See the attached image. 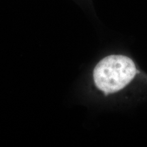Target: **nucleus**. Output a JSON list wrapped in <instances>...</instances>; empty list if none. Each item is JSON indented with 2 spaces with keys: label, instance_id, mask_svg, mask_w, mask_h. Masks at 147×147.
<instances>
[{
  "label": "nucleus",
  "instance_id": "obj_1",
  "mask_svg": "<svg viewBox=\"0 0 147 147\" xmlns=\"http://www.w3.org/2000/svg\"><path fill=\"white\" fill-rule=\"evenodd\" d=\"M131 59L123 55H110L97 64L93 71L96 87L105 94L120 91L133 80L137 73Z\"/></svg>",
  "mask_w": 147,
  "mask_h": 147
}]
</instances>
